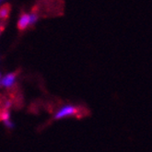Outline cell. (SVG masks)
Wrapping results in <instances>:
<instances>
[{"label":"cell","instance_id":"5","mask_svg":"<svg viewBox=\"0 0 152 152\" xmlns=\"http://www.w3.org/2000/svg\"><path fill=\"white\" fill-rule=\"evenodd\" d=\"M38 19V15L36 12H31V14L30 15V25L33 26L35 24V22L37 21Z\"/></svg>","mask_w":152,"mask_h":152},{"label":"cell","instance_id":"7","mask_svg":"<svg viewBox=\"0 0 152 152\" xmlns=\"http://www.w3.org/2000/svg\"><path fill=\"white\" fill-rule=\"evenodd\" d=\"M5 126H6L7 127H8V128H12L14 124H13V123L10 122V120H6V121H5Z\"/></svg>","mask_w":152,"mask_h":152},{"label":"cell","instance_id":"1","mask_svg":"<svg viewBox=\"0 0 152 152\" xmlns=\"http://www.w3.org/2000/svg\"><path fill=\"white\" fill-rule=\"evenodd\" d=\"M78 112H79L78 107H74L72 105H66V106H64L63 108L56 114L55 119H62L70 115H75L78 113Z\"/></svg>","mask_w":152,"mask_h":152},{"label":"cell","instance_id":"4","mask_svg":"<svg viewBox=\"0 0 152 152\" xmlns=\"http://www.w3.org/2000/svg\"><path fill=\"white\" fill-rule=\"evenodd\" d=\"M10 10H11V7L10 4H5L1 7V10H0V17H1L2 21L7 20L8 19L10 14Z\"/></svg>","mask_w":152,"mask_h":152},{"label":"cell","instance_id":"3","mask_svg":"<svg viewBox=\"0 0 152 152\" xmlns=\"http://www.w3.org/2000/svg\"><path fill=\"white\" fill-rule=\"evenodd\" d=\"M29 25H30V16L28 14L22 12L20 20H19V22H18V28H19V30H20V31H23Z\"/></svg>","mask_w":152,"mask_h":152},{"label":"cell","instance_id":"2","mask_svg":"<svg viewBox=\"0 0 152 152\" xmlns=\"http://www.w3.org/2000/svg\"><path fill=\"white\" fill-rule=\"evenodd\" d=\"M16 76H17L16 73H10V74L5 76L4 77H2L1 78V86L5 87V88L11 87L14 84V82H15Z\"/></svg>","mask_w":152,"mask_h":152},{"label":"cell","instance_id":"6","mask_svg":"<svg viewBox=\"0 0 152 152\" xmlns=\"http://www.w3.org/2000/svg\"><path fill=\"white\" fill-rule=\"evenodd\" d=\"M0 118H1L2 121L8 120V118H10V113H8L7 109H3L2 110L1 114H0Z\"/></svg>","mask_w":152,"mask_h":152}]
</instances>
